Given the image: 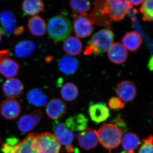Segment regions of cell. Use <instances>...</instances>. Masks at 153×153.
I'll list each match as a JSON object with an SVG mask.
<instances>
[{"label": "cell", "mask_w": 153, "mask_h": 153, "mask_svg": "<svg viewBox=\"0 0 153 153\" xmlns=\"http://www.w3.org/2000/svg\"><path fill=\"white\" fill-rule=\"evenodd\" d=\"M94 14L91 15L107 17L110 20L120 22L126 16L132 5L127 0H108L95 2Z\"/></svg>", "instance_id": "1"}, {"label": "cell", "mask_w": 153, "mask_h": 153, "mask_svg": "<svg viewBox=\"0 0 153 153\" xmlns=\"http://www.w3.org/2000/svg\"><path fill=\"white\" fill-rule=\"evenodd\" d=\"M114 39V35L111 30L108 29L100 30L92 36L84 54L87 55L93 53L95 55L103 54L109 50Z\"/></svg>", "instance_id": "2"}, {"label": "cell", "mask_w": 153, "mask_h": 153, "mask_svg": "<svg viewBox=\"0 0 153 153\" xmlns=\"http://www.w3.org/2000/svg\"><path fill=\"white\" fill-rule=\"evenodd\" d=\"M47 30L51 39L60 42L69 37L72 32V26L69 19L61 15H57L49 19Z\"/></svg>", "instance_id": "3"}, {"label": "cell", "mask_w": 153, "mask_h": 153, "mask_svg": "<svg viewBox=\"0 0 153 153\" xmlns=\"http://www.w3.org/2000/svg\"><path fill=\"white\" fill-rule=\"evenodd\" d=\"M97 134L99 142L108 150L117 147L121 142L122 132L114 124H104Z\"/></svg>", "instance_id": "4"}, {"label": "cell", "mask_w": 153, "mask_h": 153, "mask_svg": "<svg viewBox=\"0 0 153 153\" xmlns=\"http://www.w3.org/2000/svg\"><path fill=\"white\" fill-rule=\"evenodd\" d=\"M36 140L39 153H60L61 145L54 134H37Z\"/></svg>", "instance_id": "5"}, {"label": "cell", "mask_w": 153, "mask_h": 153, "mask_svg": "<svg viewBox=\"0 0 153 153\" xmlns=\"http://www.w3.org/2000/svg\"><path fill=\"white\" fill-rule=\"evenodd\" d=\"M93 24L86 15H80L74 19L73 28L77 37L85 38L91 35L94 30Z\"/></svg>", "instance_id": "6"}, {"label": "cell", "mask_w": 153, "mask_h": 153, "mask_svg": "<svg viewBox=\"0 0 153 153\" xmlns=\"http://www.w3.org/2000/svg\"><path fill=\"white\" fill-rule=\"evenodd\" d=\"M21 106L19 101L13 99L7 98L2 102L0 113L3 117L8 120H14L19 116Z\"/></svg>", "instance_id": "7"}, {"label": "cell", "mask_w": 153, "mask_h": 153, "mask_svg": "<svg viewBox=\"0 0 153 153\" xmlns=\"http://www.w3.org/2000/svg\"><path fill=\"white\" fill-rule=\"evenodd\" d=\"M116 93L123 102H129L133 100L137 95L136 87L132 81L124 80L117 85Z\"/></svg>", "instance_id": "8"}, {"label": "cell", "mask_w": 153, "mask_h": 153, "mask_svg": "<svg viewBox=\"0 0 153 153\" xmlns=\"http://www.w3.org/2000/svg\"><path fill=\"white\" fill-rule=\"evenodd\" d=\"M78 138L79 146L86 150L94 149L99 143L97 131L93 129H85L79 134Z\"/></svg>", "instance_id": "9"}, {"label": "cell", "mask_w": 153, "mask_h": 153, "mask_svg": "<svg viewBox=\"0 0 153 153\" xmlns=\"http://www.w3.org/2000/svg\"><path fill=\"white\" fill-rule=\"evenodd\" d=\"M3 93L9 99L18 98L21 96L24 89V85L17 78L7 79L3 83Z\"/></svg>", "instance_id": "10"}, {"label": "cell", "mask_w": 153, "mask_h": 153, "mask_svg": "<svg viewBox=\"0 0 153 153\" xmlns=\"http://www.w3.org/2000/svg\"><path fill=\"white\" fill-rule=\"evenodd\" d=\"M88 119L82 114H79L67 119L65 125L74 137H78L81 132L87 128Z\"/></svg>", "instance_id": "11"}, {"label": "cell", "mask_w": 153, "mask_h": 153, "mask_svg": "<svg viewBox=\"0 0 153 153\" xmlns=\"http://www.w3.org/2000/svg\"><path fill=\"white\" fill-rule=\"evenodd\" d=\"M67 112V106L64 102L59 99H53L47 104L46 112L53 120H58L63 117Z\"/></svg>", "instance_id": "12"}, {"label": "cell", "mask_w": 153, "mask_h": 153, "mask_svg": "<svg viewBox=\"0 0 153 153\" xmlns=\"http://www.w3.org/2000/svg\"><path fill=\"white\" fill-rule=\"evenodd\" d=\"M108 56L112 63L121 64L125 62L127 59L128 52L122 44L115 42L108 51Z\"/></svg>", "instance_id": "13"}, {"label": "cell", "mask_w": 153, "mask_h": 153, "mask_svg": "<svg viewBox=\"0 0 153 153\" xmlns=\"http://www.w3.org/2000/svg\"><path fill=\"white\" fill-rule=\"evenodd\" d=\"M88 112L91 118L96 123L104 122L110 116L109 108L105 103L102 102L91 105Z\"/></svg>", "instance_id": "14"}, {"label": "cell", "mask_w": 153, "mask_h": 153, "mask_svg": "<svg viewBox=\"0 0 153 153\" xmlns=\"http://www.w3.org/2000/svg\"><path fill=\"white\" fill-rule=\"evenodd\" d=\"M0 23L1 26V32L5 35H11L16 28V17L11 11H4L0 13Z\"/></svg>", "instance_id": "15"}, {"label": "cell", "mask_w": 153, "mask_h": 153, "mask_svg": "<svg viewBox=\"0 0 153 153\" xmlns=\"http://www.w3.org/2000/svg\"><path fill=\"white\" fill-rule=\"evenodd\" d=\"M54 135L60 145L65 146V148L72 146L71 144L74 139V135L65 124L57 123L54 126Z\"/></svg>", "instance_id": "16"}, {"label": "cell", "mask_w": 153, "mask_h": 153, "mask_svg": "<svg viewBox=\"0 0 153 153\" xmlns=\"http://www.w3.org/2000/svg\"><path fill=\"white\" fill-rule=\"evenodd\" d=\"M37 133H30L21 142L18 143L16 147L18 153H39L36 137Z\"/></svg>", "instance_id": "17"}, {"label": "cell", "mask_w": 153, "mask_h": 153, "mask_svg": "<svg viewBox=\"0 0 153 153\" xmlns=\"http://www.w3.org/2000/svg\"><path fill=\"white\" fill-rule=\"evenodd\" d=\"M123 45L131 52L136 51L143 43L141 36L136 31L126 33L122 39Z\"/></svg>", "instance_id": "18"}, {"label": "cell", "mask_w": 153, "mask_h": 153, "mask_svg": "<svg viewBox=\"0 0 153 153\" xmlns=\"http://www.w3.org/2000/svg\"><path fill=\"white\" fill-rule=\"evenodd\" d=\"M19 68V63L9 57L5 58L0 63V73L8 79L16 76Z\"/></svg>", "instance_id": "19"}, {"label": "cell", "mask_w": 153, "mask_h": 153, "mask_svg": "<svg viewBox=\"0 0 153 153\" xmlns=\"http://www.w3.org/2000/svg\"><path fill=\"white\" fill-rule=\"evenodd\" d=\"M28 27L33 36H41L45 35L47 30V25L44 19L40 16H36L29 19Z\"/></svg>", "instance_id": "20"}, {"label": "cell", "mask_w": 153, "mask_h": 153, "mask_svg": "<svg viewBox=\"0 0 153 153\" xmlns=\"http://www.w3.org/2000/svg\"><path fill=\"white\" fill-rule=\"evenodd\" d=\"M60 71L64 74H74L77 70L79 66L78 60L75 57L70 55H66L60 58L58 63Z\"/></svg>", "instance_id": "21"}, {"label": "cell", "mask_w": 153, "mask_h": 153, "mask_svg": "<svg viewBox=\"0 0 153 153\" xmlns=\"http://www.w3.org/2000/svg\"><path fill=\"white\" fill-rule=\"evenodd\" d=\"M82 42L79 38L74 36L68 37L63 42V50L70 56L79 55L82 51Z\"/></svg>", "instance_id": "22"}, {"label": "cell", "mask_w": 153, "mask_h": 153, "mask_svg": "<svg viewBox=\"0 0 153 153\" xmlns=\"http://www.w3.org/2000/svg\"><path fill=\"white\" fill-rule=\"evenodd\" d=\"M44 4L41 0H26L22 4V9L25 14L29 16H35L43 12Z\"/></svg>", "instance_id": "23"}, {"label": "cell", "mask_w": 153, "mask_h": 153, "mask_svg": "<svg viewBox=\"0 0 153 153\" xmlns=\"http://www.w3.org/2000/svg\"><path fill=\"white\" fill-rule=\"evenodd\" d=\"M36 46L35 43L31 41H23L18 43L15 47V54L19 58L29 57L35 51Z\"/></svg>", "instance_id": "24"}, {"label": "cell", "mask_w": 153, "mask_h": 153, "mask_svg": "<svg viewBox=\"0 0 153 153\" xmlns=\"http://www.w3.org/2000/svg\"><path fill=\"white\" fill-rule=\"evenodd\" d=\"M27 99L30 104L36 106H45L48 101L47 96L39 88L30 91L27 94Z\"/></svg>", "instance_id": "25"}, {"label": "cell", "mask_w": 153, "mask_h": 153, "mask_svg": "<svg viewBox=\"0 0 153 153\" xmlns=\"http://www.w3.org/2000/svg\"><path fill=\"white\" fill-rule=\"evenodd\" d=\"M123 148L126 152H134L138 148L141 142L139 138L132 133L126 134L122 139Z\"/></svg>", "instance_id": "26"}, {"label": "cell", "mask_w": 153, "mask_h": 153, "mask_svg": "<svg viewBox=\"0 0 153 153\" xmlns=\"http://www.w3.org/2000/svg\"><path fill=\"white\" fill-rule=\"evenodd\" d=\"M38 125L31 114H27L19 119L18 127L20 131L27 133L33 130Z\"/></svg>", "instance_id": "27"}, {"label": "cell", "mask_w": 153, "mask_h": 153, "mask_svg": "<svg viewBox=\"0 0 153 153\" xmlns=\"http://www.w3.org/2000/svg\"><path fill=\"white\" fill-rule=\"evenodd\" d=\"M78 90L77 86L74 83L68 82L65 84L61 89L62 98L67 101L74 100L77 97Z\"/></svg>", "instance_id": "28"}, {"label": "cell", "mask_w": 153, "mask_h": 153, "mask_svg": "<svg viewBox=\"0 0 153 153\" xmlns=\"http://www.w3.org/2000/svg\"><path fill=\"white\" fill-rule=\"evenodd\" d=\"M72 10L80 15H86L91 8V3L86 0H72L69 3Z\"/></svg>", "instance_id": "29"}, {"label": "cell", "mask_w": 153, "mask_h": 153, "mask_svg": "<svg viewBox=\"0 0 153 153\" xmlns=\"http://www.w3.org/2000/svg\"><path fill=\"white\" fill-rule=\"evenodd\" d=\"M153 1L152 0L144 1L140 11L143 15L142 19L144 22H152L153 20Z\"/></svg>", "instance_id": "30"}, {"label": "cell", "mask_w": 153, "mask_h": 153, "mask_svg": "<svg viewBox=\"0 0 153 153\" xmlns=\"http://www.w3.org/2000/svg\"><path fill=\"white\" fill-rule=\"evenodd\" d=\"M153 137L152 135L145 139L142 143L138 153H153Z\"/></svg>", "instance_id": "31"}, {"label": "cell", "mask_w": 153, "mask_h": 153, "mask_svg": "<svg viewBox=\"0 0 153 153\" xmlns=\"http://www.w3.org/2000/svg\"><path fill=\"white\" fill-rule=\"evenodd\" d=\"M108 105L110 108L116 110L123 108L125 104L118 97H112L109 100Z\"/></svg>", "instance_id": "32"}, {"label": "cell", "mask_w": 153, "mask_h": 153, "mask_svg": "<svg viewBox=\"0 0 153 153\" xmlns=\"http://www.w3.org/2000/svg\"><path fill=\"white\" fill-rule=\"evenodd\" d=\"M31 115L33 117L36 123L38 124L40 122L43 117V113L42 111L40 109H36L31 113Z\"/></svg>", "instance_id": "33"}, {"label": "cell", "mask_w": 153, "mask_h": 153, "mask_svg": "<svg viewBox=\"0 0 153 153\" xmlns=\"http://www.w3.org/2000/svg\"><path fill=\"white\" fill-rule=\"evenodd\" d=\"M115 125L117 126L120 129V128L123 129V130H126V124L123 121L122 119L120 118L116 119L115 120Z\"/></svg>", "instance_id": "34"}, {"label": "cell", "mask_w": 153, "mask_h": 153, "mask_svg": "<svg viewBox=\"0 0 153 153\" xmlns=\"http://www.w3.org/2000/svg\"><path fill=\"white\" fill-rule=\"evenodd\" d=\"M9 52L7 50H0V63L5 58L8 57Z\"/></svg>", "instance_id": "35"}, {"label": "cell", "mask_w": 153, "mask_h": 153, "mask_svg": "<svg viewBox=\"0 0 153 153\" xmlns=\"http://www.w3.org/2000/svg\"><path fill=\"white\" fill-rule=\"evenodd\" d=\"M24 29L23 27H19L18 28H16L14 30V33L16 35H20L24 32Z\"/></svg>", "instance_id": "36"}, {"label": "cell", "mask_w": 153, "mask_h": 153, "mask_svg": "<svg viewBox=\"0 0 153 153\" xmlns=\"http://www.w3.org/2000/svg\"><path fill=\"white\" fill-rule=\"evenodd\" d=\"M129 1L132 5L138 6L140 4H142L143 2L144 1H142V0H140V1Z\"/></svg>", "instance_id": "37"}, {"label": "cell", "mask_w": 153, "mask_h": 153, "mask_svg": "<svg viewBox=\"0 0 153 153\" xmlns=\"http://www.w3.org/2000/svg\"><path fill=\"white\" fill-rule=\"evenodd\" d=\"M120 153H135L134 152H126V151H123V152H121Z\"/></svg>", "instance_id": "38"}, {"label": "cell", "mask_w": 153, "mask_h": 153, "mask_svg": "<svg viewBox=\"0 0 153 153\" xmlns=\"http://www.w3.org/2000/svg\"><path fill=\"white\" fill-rule=\"evenodd\" d=\"M2 38V33L1 32V30H0V41H1Z\"/></svg>", "instance_id": "39"}, {"label": "cell", "mask_w": 153, "mask_h": 153, "mask_svg": "<svg viewBox=\"0 0 153 153\" xmlns=\"http://www.w3.org/2000/svg\"><path fill=\"white\" fill-rule=\"evenodd\" d=\"M13 153H17V152H14Z\"/></svg>", "instance_id": "40"}]
</instances>
